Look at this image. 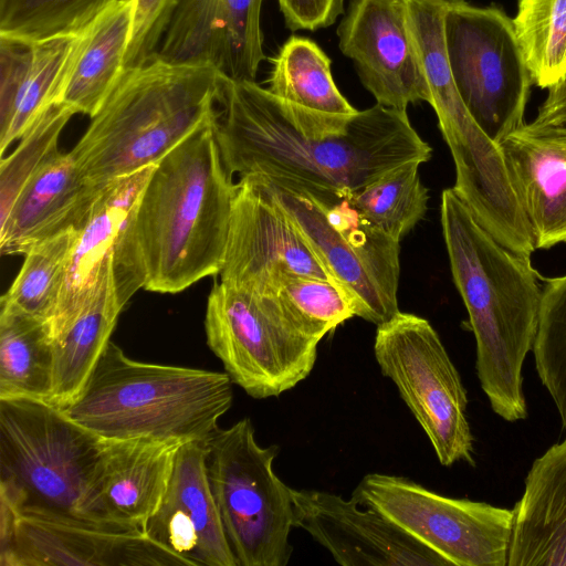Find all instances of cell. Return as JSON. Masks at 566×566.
I'll list each match as a JSON object with an SVG mask.
<instances>
[{
  "instance_id": "cell-1",
  "label": "cell",
  "mask_w": 566,
  "mask_h": 566,
  "mask_svg": "<svg viewBox=\"0 0 566 566\" xmlns=\"http://www.w3.org/2000/svg\"><path fill=\"white\" fill-rule=\"evenodd\" d=\"M213 133L230 176L259 175L311 196H346L432 155L407 111L376 103L352 115L322 113L222 74Z\"/></svg>"
},
{
  "instance_id": "cell-2",
  "label": "cell",
  "mask_w": 566,
  "mask_h": 566,
  "mask_svg": "<svg viewBox=\"0 0 566 566\" xmlns=\"http://www.w3.org/2000/svg\"><path fill=\"white\" fill-rule=\"evenodd\" d=\"M440 220L453 282L476 346V375L494 413L527 417L523 365L536 339L543 287L531 256L500 243L453 188L441 195Z\"/></svg>"
},
{
  "instance_id": "cell-3",
  "label": "cell",
  "mask_w": 566,
  "mask_h": 566,
  "mask_svg": "<svg viewBox=\"0 0 566 566\" xmlns=\"http://www.w3.org/2000/svg\"><path fill=\"white\" fill-rule=\"evenodd\" d=\"M213 122L164 156L140 193L135 232L147 291L179 293L221 271L237 184Z\"/></svg>"
},
{
  "instance_id": "cell-4",
  "label": "cell",
  "mask_w": 566,
  "mask_h": 566,
  "mask_svg": "<svg viewBox=\"0 0 566 566\" xmlns=\"http://www.w3.org/2000/svg\"><path fill=\"white\" fill-rule=\"evenodd\" d=\"M220 76L209 64L157 55L125 67L70 154L102 188L157 164L216 119Z\"/></svg>"
},
{
  "instance_id": "cell-5",
  "label": "cell",
  "mask_w": 566,
  "mask_h": 566,
  "mask_svg": "<svg viewBox=\"0 0 566 566\" xmlns=\"http://www.w3.org/2000/svg\"><path fill=\"white\" fill-rule=\"evenodd\" d=\"M232 384L226 371L132 359L109 342L62 410L102 439L207 442L232 406Z\"/></svg>"
},
{
  "instance_id": "cell-6",
  "label": "cell",
  "mask_w": 566,
  "mask_h": 566,
  "mask_svg": "<svg viewBox=\"0 0 566 566\" xmlns=\"http://www.w3.org/2000/svg\"><path fill=\"white\" fill-rule=\"evenodd\" d=\"M102 444L54 403L0 399V504L123 528L107 522L99 504Z\"/></svg>"
},
{
  "instance_id": "cell-7",
  "label": "cell",
  "mask_w": 566,
  "mask_h": 566,
  "mask_svg": "<svg viewBox=\"0 0 566 566\" xmlns=\"http://www.w3.org/2000/svg\"><path fill=\"white\" fill-rule=\"evenodd\" d=\"M207 473L238 566H286L294 525L292 489L273 471L277 446L261 447L243 418L207 441Z\"/></svg>"
},
{
  "instance_id": "cell-8",
  "label": "cell",
  "mask_w": 566,
  "mask_h": 566,
  "mask_svg": "<svg viewBox=\"0 0 566 566\" xmlns=\"http://www.w3.org/2000/svg\"><path fill=\"white\" fill-rule=\"evenodd\" d=\"M205 331L232 382L255 399L291 390L316 361L319 340L300 328L276 293L217 282L208 296Z\"/></svg>"
},
{
  "instance_id": "cell-9",
  "label": "cell",
  "mask_w": 566,
  "mask_h": 566,
  "mask_svg": "<svg viewBox=\"0 0 566 566\" xmlns=\"http://www.w3.org/2000/svg\"><path fill=\"white\" fill-rule=\"evenodd\" d=\"M268 182L355 316L378 326L399 312V241L366 219L347 195L311 196Z\"/></svg>"
},
{
  "instance_id": "cell-10",
  "label": "cell",
  "mask_w": 566,
  "mask_h": 566,
  "mask_svg": "<svg viewBox=\"0 0 566 566\" xmlns=\"http://www.w3.org/2000/svg\"><path fill=\"white\" fill-rule=\"evenodd\" d=\"M439 128L455 167L452 187L479 218L511 211L517 199L502 154L468 112L458 92L444 41L449 0H403Z\"/></svg>"
},
{
  "instance_id": "cell-11",
  "label": "cell",
  "mask_w": 566,
  "mask_h": 566,
  "mask_svg": "<svg viewBox=\"0 0 566 566\" xmlns=\"http://www.w3.org/2000/svg\"><path fill=\"white\" fill-rule=\"evenodd\" d=\"M447 54L468 112L494 143L522 126L533 84L512 19L495 6L449 0Z\"/></svg>"
},
{
  "instance_id": "cell-12",
  "label": "cell",
  "mask_w": 566,
  "mask_h": 566,
  "mask_svg": "<svg viewBox=\"0 0 566 566\" xmlns=\"http://www.w3.org/2000/svg\"><path fill=\"white\" fill-rule=\"evenodd\" d=\"M374 354L431 442L439 462L474 467L468 397L461 377L429 321L398 312L377 326Z\"/></svg>"
},
{
  "instance_id": "cell-13",
  "label": "cell",
  "mask_w": 566,
  "mask_h": 566,
  "mask_svg": "<svg viewBox=\"0 0 566 566\" xmlns=\"http://www.w3.org/2000/svg\"><path fill=\"white\" fill-rule=\"evenodd\" d=\"M352 499L453 566H507L513 511L438 494L402 476L365 475Z\"/></svg>"
},
{
  "instance_id": "cell-14",
  "label": "cell",
  "mask_w": 566,
  "mask_h": 566,
  "mask_svg": "<svg viewBox=\"0 0 566 566\" xmlns=\"http://www.w3.org/2000/svg\"><path fill=\"white\" fill-rule=\"evenodd\" d=\"M155 165L108 184L78 231L50 332L73 318L113 279L119 304L145 286L146 272L136 232L140 193Z\"/></svg>"
},
{
  "instance_id": "cell-15",
  "label": "cell",
  "mask_w": 566,
  "mask_h": 566,
  "mask_svg": "<svg viewBox=\"0 0 566 566\" xmlns=\"http://www.w3.org/2000/svg\"><path fill=\"white\" fill-rule=\"evenodd\" d=\"M0 566H187L143 531L17 512L0 504Z\"/></svg>"
},
{
  "instance_id": "cell-16",
  "label": "cell",
  "mask_w": 566,
  "mask_h": 566,
  "mask_svg": "<svg viewBox=\"0 0 566 566\" xmlns=\"http://www.w3.org/2000/svg\"><path fill=\"white\" fill-rule=\"evenodd\" d=\"M287 273L329 280L269 182L259 175L241 177L219 273L221 281L270 293Z\"/></svg>"
},
{
  "instance_id": "cell-17",
  "label": "cell",
  "mask_w": 566,
  "mask_h": 566,
  "mask_svg": "<svg viewBox=\"0 0 566 566\" xmlns=\"http://www.w3.org/2000/svg\"><path fill=\"white\" fill-rule=\"evenodd\" d=\"M338 48L377 104L407 111L429 91L403 0H350L336 30Z\"/></svg>"
},
{
  "instance_id": "cell-18",
  "label": "cell",
  "mask_w": 566,
  "mask_h": 566,
  "mask_svg": "<svg viewBox=\"0 0 566 566\" xmlns=\"http://www.w3.org/2000/svg\"><path fill=\"white\" fill-rule=\"evenodd\" d=\"M294 525L343 566H450L379 512L353 499L292 489Z\"/></svg>"
},
{
  "instance_id": "cell-19",
  "label": "cell",
  "mask_w": 566,
  "mask_h": 566,
  "mask_svg": "<svg viewBox=\"0 0 566 566\" xmlns=\"http://www.w3.org/2000/svg\"><path fill=\"white\" fill-rule=\"evenodd\" d=\"M263 0H177L157 56L209 64L233 81H255L265 60Z\"/></svg>"
},
{
  "instance_id": "cell-20",
  "label": "cell",
  "mask_w": 566,
  "mask_h": 566,
  "mask_svg": "<svg viewBox=\"0 0 566 566\" xmlns=\"http://www.w3.org/2000/svg\"><path fill=\"white\" fill-rule=\"evenodd\" d=\"M207 453L203 441L179 446L166 492L142 531L187 566H238L210 488Z\"/></svg>"
},
{
  "instance_id": "cell-21",
  "label": "cell",
  "mask_w": 566,
  "mask_h": 566,
  "mask_svg": "<svg viewBox=\"0 0 566 566\" xmlns=\"http://www.w3.org/2000/svg\"><path fill=\"white\" fill-rule=\"evenodd\" d=\"M497 146L535 249L566 244V125L524 123Z\"/></svg>"
},
{
  "instance_id": "cell-22",
  "label": "cell",
  "mask_w": 566,
  "mask_h": 566,
  "mask_svg": "<svg viewBox=\"0 0 566 566\" xmlns=\"http://www.w3.org/2000/svg\"><path fill=\"white\" fill-rule=\"evenodd\" d=\"M106 187L86 178L70 153L57 150L27 181L0 222V251L24 255L40 242L86 223Z\"/></svg>"
},
{
  "instance_id": "cell-23",
  "label": "cell",
  "mask_w": 566,
  "mask_h": 566,
  "mask_svg": "<svg viewBox=\"0 0 566 566\" xmlns=\"http://www.w3.org/2000/svg\"><path fill=\"white\" fill-rule=\"evenodd\" d=\"M180 444L144 437L103 439L97 494L107 522L142 531L166 492Z\"/></svg>"
},
{
  "instance_id": "cell-24",
  "label": "cell",
  "mask_w": 566,
  "mask_h": 566,
  "mask_svg": "<svg viewBox=\"0 0 566 566\" xmlns=\"http://www.w3.org/2000/svg\"><path fill=\"white\" fill-rule=\"evenodd\" d=\"M76 32L28 41L0 34V155L54 102Z\"/></svg>"
},
{
  "instance_id": "cell-25",
  "label": "cell",
  "mask_w": 566,
  "mask_h": 566,
  "mask_svg": "<svg viewBox=\"0 0 566 566\" xmlns=\"http://www.w3.org/2000/svg\"><path fill=\"white\" fill-rule=\"evenodd\" d=\"M512 511L507 566H566V438L534 460Z\"/></svg>"
},
{
  "instance_id": "cell-26",
  "label": "cell",
  "mask_w": 566,
  "mask_h": 566,
  "mask_svg": "<svg viewBox=\"0 0 566 566\" xmlns=\"http://www.w3.org/2000/svg\"><path fill=\"white\" fill-rule=\"evenodd\" d=\"M134 0L113 1L76 31L54 102L92 117L125 69Z\"/></svg>"
},
{
  "instance_id": "cell-27",
  "label": "cell",
  "mask_w": 566,
  "mask_h": 566,
  "mask_svg": "<svg viewBox=\"0 0 566 566\" xmlns=\"http://www.w3.org/2000/svg\"><path fill=\"white\" fill-rule=\"evenodd\" d=\"M123 308L111 279L73 318L50 332L54 357L51 403L63 408L82 391Z\"/></svg>"
},
{
  "instance_id": "cell-28",
  "label": "cell",
  "mask_w": 566,
  "mask_h": 566,
  "mask_svg": "<svg viewBox=\"0 0 566 566\" xmlns=\"http://www.w3.org/2000/svg\"><path fill=\"white\" fill-rule=\"evenodd\" d=\"M53 369L49 323L1 303L0 399L51 402Z\"/></svg>"
},
{
  "instance_id": "cell-29",
  "label": "cell",
  "mask_w": 566,
  "mask_h": 566,
  "mask_svg": "<svg viewBox=\"0 0 566 566\" xmlns=\"http://www.w3.org/2000/svg\"><path fill=\"white\" fill-rule=\"evenodd\" d=\"M331 65L316 42L291 35L271 59L266 90L283 102L311 111L355 114L358 109L336 86Z\"/></svg>"
},
{
  "instance_id": "cell-30",
  "label": "cell",
  "mask_w": 566,
  "mask_h": 566,
  "mask_svg": "<svg viewBox=\"0 0 566 566\" xmlns=\"http://www.w3.org/2000/svg\"><path fill=\"white\" fill-rule=\"evenodd\" d=\"M420 165L405 164L347 195L366 219L399 242L428 209L429 193L419 175Z\"/></svg>"
},
{
  "instance_id": "cell-31",
  "label": "cell",
  "mask_w": 566,
  "mask_h": 566,
  "mask_svg": "<svg viewBox=\"0 0 566 566\" xmlns=\"http://www.w3.org/2000/svg\"><path fill=\"white\" fill-rule=\"evenodd\" d=\"M512 22L533 83L551 87L566 74V0H517Z\"/></svg>"
},
{
  "instance_id": "cell-32",
  "label": "cell",
  "mask_w": 566,
  "mask_h": 566,
  "mask_svg": "<svg viewBox=\"0 0 566 566\" xmlns=\"http://www.w3.org/2000/svg\"><path fill=\"white\" fill-rule=\"evenodd\" d=\"M77 230H70L34 245L1 303L49 322L54 314Z\"/></svg>"
},
{
  "instance_id": "cell-33",
  "label": "cell",
  "mask_w": 566,
  "mask_h": 566,
  "mask_svg": "<svg viewBox=\"0 0 566 566\" xmlns=\"http://www.w3.org/2000/svg\"><path fill=\"white\" fill-rule=\"evenodd\" d=\"M74 114L62 103L49 104L20 137L14 150L1 158L0 222L30 177L59 150V137Z\"/></svg>"
},
{
  "instance_id": "cell-34",
  "label": "cell",
  "mask_w": 566,
  "mask_h": 566,
  "mask_svg": "<svg viewBox=\"0 0 566 566\" xmlns=\"http://www.w3.org/2000/svg\"><path fill=\"white\" fill-rule=\"evenodd\" d=\"M270 293H276L300 328L317 340L355 316L346 293L328 279L287 273Z\"/></svg>"
},
{
  "instance_id": "cell-35",
  "label": "cell",
  "mask_w": 566,
  "mask_h": 566,
  "mask_svg": "<svg viewBox=\"0 0 566 566\" xmlns=\"http://www.w3.org/2000/svg\"><path fill=\"white\" fill-rule=\"evenodd\" d=\"M117 0H0V34L34 41L73 33Z\"/></svg>"
},
{
  "instance_id": "cell-36",
  "label": "cell",
  "mask_w": 566,
  "mask_h": 566,
  "mask_svg": "<svg viewBox=\"0 0 566 566\" xmlns=\"http://www.w3.org/2000/svg\"><path fill=\"white\" fill-rule=\"evenodd\" d=\"M177 0H134L133 25L125 54V67L153 59Z\"/></svg>"
},
{
  "instance_id": "cell-37",
  "label": "cell",
  "mask_w": 566,
  "mask_h": 566,
  "mask_svg": "<svg viewBox=\"0 0 566 566\" xmlns=\"http://www.w3.org/2000/svg\"><path fill=\"white\" fill-rule=\"evenodd\" d=\"M286 28L291 31H317L344 14V0H276Z\"/></svg>"
},
{
  "instance_id": "cell-38",
  "label": "cell",
  "mask_w": 566,
  "mask_h": 566,
  "mask_svg": "<svg viewBox=\"0 0 566 566\" xmlns=\"http://www.w3.org/2000/svg\"><path fill=\"white\" fill-rule=\"evenodd\" d=\"M534 122L544 125H566V74L548 87V94L539 106Z\"/></svg>"
}]
</instances>
